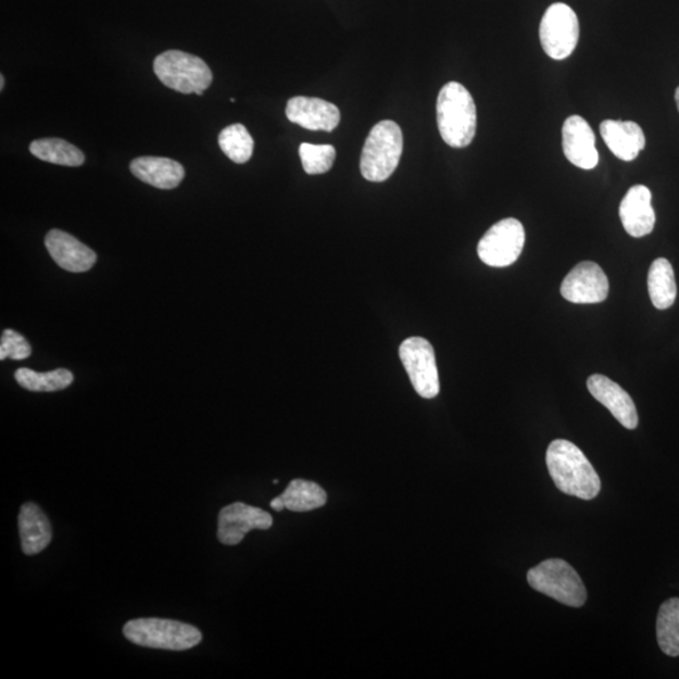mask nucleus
I'll return each instance as SVG.
<instances>
[{
	"label": "nucleus",
	"instance_id": "obj_1",
	"mask_svg": "<svg viewBox=\"0 0 679 679\" xmlns=\"http://www.w3.org/2000/svg\"><path fill=\"white\" fill-rule=\"evenodd\" d=\"M546 465L557 489L569 496L593 500L601 492V478L586 454L565 439L551 442L546 452Z\"/></svg>",
	"mask_w": 679,
	"mask_h": 679
},
{
	"label": "nucleus",
	"instance_id": "obj_2",
	"mask_svg": "<svg viewBox=\"0 0 679 679\" xmlns=\"http://www.w3.org/2000/svg\"><path fill=\"white\" fill-rule=\"evenodd\" d=\"M437 123L447 146L455 149L470 146L477 130V110L465 86L458 83L443 86L437 100Z\"/></svg>",
	"mask_w": 679,
	"mask_h": 679
},
{
	"label": "nucleus",
	"instance_id": "obj_3",
	"mask_svg": "<svg viewBox=\"0 0 679 679\" xmlns=\"http://www.w3.org/2000/svg\"><path fill=\"white\" fill-rule=\"evenodd\" d=\"M127 641L147 649L188 651L202 642L201 630L186 623L140 618L127 621L124 627Z\"/></svg>",
	"mask_w": 679,
	"mask_h": 679
},
{
	"label": "nucleus",
	"instance_id": "obj_4",
	"mask_svg": "<svg viewBox=\"0 0 679 679\" xmlns=\"http://www.w3.org/2000/svg\"><path fill=\"white\" fill-rule=\"evenodd\" d=\"M403 153L401 127L385 120L373 127L362 153L361 171L366 180L386 181L393 175Z\"/></svg>",
	"mask_w": 679,
	"mask_h": 679
},
{
	"label": "nucleus",
	"instance_id": "obj_5",
	"mask_svg": "<svg viewBox=\"0 0 679 679\" xmlns=\"http://www.w3.org/2000/svg\"><path fill=\"white\" fill-rule=\"evenodd\" d=\"M154 72L166 87L180 93L202 96L213 81L206 63L181 51H166L154 61Z\"/></svg>",
	"mask_w": 679,
	"mask_h": 679
},
{
	"label": "nucleus",
	"instance_id": "obj_6",
	"mask_svg": "<svg viewBox=\"0 0 679 679\" xmlns=\"http://www.w3.org/2000/svg\"><path fill=\"white\" fill-rule=\"evenodd\" d=\"M527 581L539 593L573 608H580L587 602V589L579 574L561 558H550L535 566L527 574Z\"/></svg>",
	"mask_w": 679,
	"mask_h": 679
},
{
	"label": "nucleus",
	"instance_id": "obj_7",
	"mask_svg": "<svg viewBox=\"0 0 679 679\" xmlns=\"http://www.w3.org/2000/svg\"><path fill=\"white\" fill-rule=\"evenodd\" d=\"M579 36V20L573 8L564 3L548 8L540 23V42L549 58L556 61L570 58Z\"/></svg>",
	"mask_w": 679,
	"mask_h": 679
},
{
	"label": "nucleus",
	"instance_id": "obj_8",
	"mask_svg": "<svg viewBox=\"0 0 679 679\" xmlns=\"http://www.w3.org/2000/svg\"><path fill=\"white\" fill-rule=\"evenodd\" d=\"M525 246L523 223L515 218L502 219L486 231L479 241V259L490 267H508L520 257Z\"/></svg>",
	"mask_w": 679,
	"mask_h": 679
},
{
	"label": "nucleus",
	"instance_id": "obj_9",
	"mask_svg": "<svg viewBox=\"0 0 679 679\" xmlns=\"http://www.w3.org/2000/svg\"><path fill=\"white\" fill-rule=\"evenodd\" d=\"M402 363L417 393L425 399L439 394V375L435 349L423 338H410L399 348Z\"/></svg>",
	"mask_w": 679,
	"mask_h": 679
},
{
	"label": "nucleus",
	"instance_id": "obj_10",
	"mask_svg": "<svg viewBox=\"0 0 679 679\" xmlns=\"http://www.w3.org/2000/svg\"><path fill=\"white\" fill-rule=\"evenodd\" d=\"M274 518L267 511L246 505L243 502L231 503L221 510L218 516V539L223 545L235 546L252 530H268Z\"/></svg>",
	"mask_w": 679,
	"mask_h": 679
},
{
	"label": "nucleus",
	"instance_id": "obj_11",
	"mask_svg": "<svg viewBox=\"0 0 679 679\" xmlns=\"http://www.w3.org/2000/svg\"><path fill=\"white\" fill-rule=\"evenodd\" d=\"M608 293V277L601 266L590 261L575 266L562 285L563 298L573 303H601Z\"/></svg>",
	"mask_w": 679,
	"mask_h": 679
},
{
	"label": "nucleus",
	"instance_id": "obj_12",
	"mask_svg": "<svg viewBox=\"0 0 679 679\" xmlns=\"http://www.w3.org/2000/svg\"><path fill=\"white\" fill-rule=\"evenodd\" d=\"M563 150L569 162L580 169L591 171L599 163L595 135L586 118L573 115L563 126Z\"/></svg>",
	"mask_w": 679,
	"mask_h": 679
},
{
	"label": "nucleus",
	"instance_id": "obj_13",
	"mask_svg": "<svg viewBox=\"0 0 679 679\" xmlns=\"http://www.w3.org/2000/svg\"><path fill=\"white\" fill-rule=\"evenodd\" d=\"M287 118L307 130L332 131L340 124V111L334 103L316 98L296 96L287 102Z\"/></svg>",
	"mask_w": 679,
	"mask_h": 679
},
{
	"label": "nucleus",
	"instance_id": "obj_14",
	"mask_svg": "<svg viewBox=\"0 0 679 679\" xmlns=\"http://www.w3.org/2000/svg\"><path fill=\"white\" fill-rule=\"evenodd\" d=\"M590 394L608 410L614 418L627 429L638 427V413L633 399L617 382L605 375H591L587 382Z\"/></svg>",
	"mask_w": 679,
	"mask_h": 679
},
{
	"label": "nucleus",
	"instance_id": "obj_15",
	"mask_svg": "<svg viewBox=\"0 0 679 679\" xmlns=\"http://www.w3.org/2000/svg\"><path fill=\"white\" fill-rule=\"evenodd\" d=\"M48 253L58 265L74 274L91 269L98 255L77 238L60 229H52L45 239Z\"/></svg>",
	"mask_w": 679,
	"mask_h": 679
},
{
	"label": "nucleus",
	"instance_id": "obj_16",
	"mask_svg": "<svg viewBox=\"0 0 679 679\" xmlns=\"http://www.w3.org/2000/svg\"><path fill=\"white\" fill-rule=\"evenodd\" d=\"M619 215L621 225L629 236L642 238L651 235L656 226L651 190L644 186L630 188L623 198Z\"/></svg>",
	"mask_w": 679,
	"mask_h": 679
},
{
	"label": "nucleus",
	"instance_id": "obj_17",
	"mask_svg": "<svg viewBox=\"0 0 679 679\" xmlns=\"http://www.w3.org/2000/svg\"><path fill=\"white\" fill-rule=\"evenodd\" d=\"M601 134L606 147L623 162H633L645 148L642 127L633 122L605 120L601 124Z\"/></svg>",
	"mask_w": 679,
	"mask_h": 679
},
{
	"label": "nucleus",
	"instance_id": "obj_18",
	"mask_svg": "<svg viewBox=\"0 0 679 679\" xmlns=\"http://www.w3.org/2000/svg\"><path fill=\"white\" fill-rule=\"evenodd\" d=\"M18 525L24 554L37 555L50 545L52 527L43 511L36 503H24L20 511Z\"/></svg>",
	"mask_w": 679,
	"mask_h": 679
},
{
	"label": "nucleus",
	"instance_id": "obj_19",
	"mask_svg": "<svg viewBox=\"0 0 679 679\" xmlns=\"http://www.w3.org/2000/svg\"><path fill=\"white\" fill-rule=\"evenodd\" d=\"M130 169L136 178L164 190L177 188L186 177L183 165L167 158H138L133 160Z\"/></svg>",
	"mask_w": 679,
	"mask_h": 679
},
{
	"label": "nucleus",
	"instance_id": "obj_20",
	"mask_svg": "<svg viewBox=\"0 0 679 679\" xmlns=\"http://www.w3.org/2000/svg\"><path fill=\"white\" fill-rule=\"evenodd\" d=\"M649 292L653 306L667 310L674 305L677 298L675 271L666 259H658L652 263L649 272Z\"/></svg>",
	"mask_w": 679,
	"mask_h": 679
},
{
	"label": "nucleus",
	"instance_id": "obj_21",
	"mask_svg": "<svg viewBox=\"0 0 679 679\" xmlns=\"http://www.w3.org/2000/svg\"><path fill=\"white\" fill-rule=\"evenodd\" d=\"M32 155L43 162L63 166H81L85 155L81 150L62 139H39L30 143Z\"/></svg>",
	"mask_w": 679,
	"mask_h": 679
},
{
	"label": "nucleus",
	"instance_id": "obj_22",
	"mask_svg": "<svg viewBox=\"0 0 679 679\" xmlns=\"http://www.w3.org/2000/svg\"><path fill=\"white\" fill-rule=\"evenodd\" d=\"M287 510L292 513H307L323 507L327 501V494L323 487L305 479H293L281 494Z\"/></svg>",
	"mask_w": 679,
	"mask_h": 679
},
{
	"label": "nucleus",
	"instance_id": "obj_23",
	"mask_svg": "<svg viewBox=\"0 0 679 679\" xmlns=\"http://www.w3.org/2000/svg\"><path fill=\"white\" fill-rule=\"evenodd\" d=\"M659 649L669 657L679 656V599L663 603L657 618Z\"/></svg>",
	"mask_w": 679,
	"mask_h": 679
},
{
	"label": "nucleus",
	"instance_id": "obj_24",
	"mask_svg": "<svg viewBox=\"0 0 679 679\" xmlns=\"http://www.w3.org/2000/svg\"><path fill=\"white\" fill-rule=\"evenodd\" d=\"M14 377L22 388L37 391V393H51V391L63 390L74 382V375L66 369L37 373L27 369V367H21Z\"/></svg>",
	"mask_w": 679,
	"mask_h": 679
},
{
	"label": "nucleus",
	"instance_id": "obj_25",
	"mask_svg": "<svg viewBox=\"0 0 679 679\" xmlns=\"http://www.w3.org/2000/svg\"><path fill=\"white\" fill-rule=\"evenodd\" d=\"M219 147L230 160L237 164L250 162L253 154L254 141L251 134L241 124L226 127L219 134Z\"/></svg>",
	"mask_w": 679,
	"mask_h": 679
},
{
	"label": "nucleus",
	"instance_id": "obj_26",
	"mask_svg": "<svg viewBox=\"0 0 679 679\" xmlns=\"http://www.w3.org/2000/svg\"><path fill=\"white\" fill-rule=\"evenodd\" d=\"M300 158L303 171L309 175L325 174L331 171L337 159V150L332 146H313L303 142L300 147Z\"/></svg>",
	"mask_w": 679,
	"mask_h": 679
},
{
	"label": "nucleus",
	"instance_id": "obj_27",
	"mask_svg": "<svg viewBox=\"0 0 679 679\" xmlns=\"http://www.w3.org/2000/svg\"><path fill=\"white\" fill-rule=\"evenodd\" d=\"M30 354V345L20 332L11 329L3 332L2 341H0V361H5L7 357L12 361H24Z\"/></svg>",
	"mask_w": 679,
	"mask_h": 679
},
{
	"label": "nucleus",
	"instance_id": "obj_28",
	"mask_svg": "<svg viewBox=\"0 0 679 679\" xmlns=\"http://www.w3.org/2000/svg\"><path fill=\"white\" fill-rule=\"evenodd\" d=\"M269 505H271V508L277 511V513H281V511H284L286 508L285 502L281 499V496H278V498L272 500Z\"/></svg>",
	"mask_w": 679,
	"mask_h": 679
},
{
	"label": "nucleus",
	"instance_id": "obj_29",
	"mask_svg": "<svg viewBox=\"0 0 679 679\" xmlns=\"http://www.w3.org/2000/svg\"><path fill=\"white\" fill-rule=\"evenodd\" d=\"M4 85H5V81H4V76H3V75H0V90H3V89H4Z\"/></svg>",
	"mask_w": 679,
	"mask_h": 679
},
{
	"label": "nucleus",
	"instance_id": "obj_30",
	"mask_svg": "<svg viewBox=\"0 0 679 679\" xmlns=\"http://www.w3.org/2000/svg\"><path fill=\"white\" fill-rule=\"evenodd\" d=\"M676 103H677V108H678V111H679V87L676 90Z\"/></svg>",
	"mask_w": 679,
	"mask_h": 679
}]
</instances>
